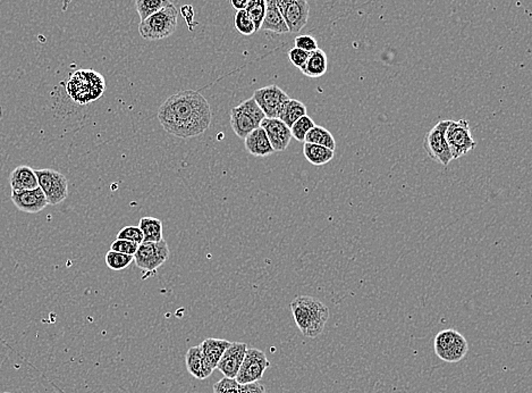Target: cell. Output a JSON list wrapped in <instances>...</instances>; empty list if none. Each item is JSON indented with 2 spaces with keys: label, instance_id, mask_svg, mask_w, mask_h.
Listing matches in <instances>:
<instances>
[{
  "label": "cell",
  "instance_id": "5",
  "mask_svg": "<svg viewBox=\"0 0 532 393\" xmlns=\"http://www.w3.org/2000/svg\"><path fill=\"white\" fill-rule=\"evenodd\" d=\"M265 114L255 103L253 98L246 99L239 106L232 108L231 111V127L234 134L241 139L251 134L252 131L260 127Z\"/></svg>",
  "mask_w": 532,
  "mask_h": 393
},
{
  "label": "cell",
  "instance_id": "24",
  "mask_svg": "<svg viewBox=\"0 0 532 393\" xmlns=\"http://www.w3.org/2000/svg\"><path fill=\"white\" fill-rule=\"evenodd\" d=\"M307 115V107L304 103L297 99H288L281 108V113L278 115V118L286 124L287 127H290L297 122L299 118Z\"/></svg>",
  "mask_w": 532,
  "mask_h": 393
},
{
  "label": "cell",
  "instance_id": "28",
  "mask_svg": "<svg viewBox=\"0 0 532 393\" xmlns=\"http://www.w3.org/2000/svg\"><path fill=\"white\" fill-rule=\"evenodd\" d=\"M134 262V256L109 251L106 255L107 266L113 270H123Z\"/></svg>",
  "mask_w": 532,
  "mask_h": 393
},
{
  "label": "cell",
  "instance_id": "41",
  "mask_svg": "<svg viewBox=\"0 0 532 393\" xmlns=\"http://www.w3.org/2000/svg\"><path fill=\"white\" fill-rule=\"evenodd\" d=\"M3 393H10V392H3Z\"/></svg>",
  "mask_w": 532,
  "mask_h": 393
},
{
  "label": "cell",
  "instance_id": "30",
  "mask_svg": "<svg viewBox=\"0 0 532 393\" xmlns=\"http://www.w3.org/2000/svg\"><path fill=\"white\" fill-rule=\"evenodd\" d=\"M248 17H251L255 25V30L259 31L262 28V21L266 13V0H250L246 8Z\"/></svg>",
  "mask_w": 532,
  "mask_h": 393
},
{
  "label": "cell",
  "instance_id": "37",
  "mask_svg": "<svg viewBox=\"0 0 532 393\" xmlns=\"http://www.w3.org/2000/svg\"><path fill=\"white\" fill-rule=\"evenodd\" d=\"M240 393H266V387L260 382L240 384Z\"/></svg>",
  "mask_w": 532,
  "mask_h": 393
},
{
  "label": "cell",
  "instance_id": "12",
  "mask_svg": "<svg viewBox=\"0 0 532 393\" xmlns=\"http://www.w3.org/2000/svg\"><path fill=\"white\" fill-rule=\"evenodd\" d=\"M288 33H299L307 25L310 6L307 0H276Z\"/></svg>",
  "mask_w": 532,
  "mask_h": 393
},
{
  "label": "cell",
  "instance_id": "6",
  "mask_svg": "<svg viewBox=\"0 0 532 393\" xmlns=\"http://www.w3.org/2000/svg\"><path fill=\"white\" fill-rule=\"evenodd\" d=\"M435 352L446 363H458L467 356L469 345L467 339L455 330H444L434 340Z\"/></svg>",
  "mask_w": 532,
  "mask_h": 393
},
{
  "label": "cell",
  "instance_id": "25",
  "mask_svg": "<svg viewBox=\"0 0 532 393\" xmlns=\"http://www.w3.org/2000/svg\"><path fill=\"white\" fill-rule=\"evenodd\" d=\"M139 228L143 234V242H159L164 240L162 222L158 218L145 216L140 220Z\"/></svg>",
  "mask_w": 532,
  "mask_h": 393
},
{
  "label": "cell",
  "instance_id": "22",
  "mask_svg": "<svg viewBox=\"0 0 532 393\" xmlns=\"http://www.w3.org/2000/svg\"><path fill=\"white\" fill-rule=\"evenodd\" d=\"M185 365H187L189 373L198 380L208 379L206 370H204V356H202L200 345L190 348L187 350V354H185Z\"/></svg>",
  "mask_w": 532,
  "mask_h": 393
},
{
  "label": "cell",
  "instance_id": "40",
  "mask_svg": "<svg viewBox=\"0 0 532 393\" xmlns=\"http://www.w3.org/2000/svg\"><path fill=\"white\" fill-rule=\"evenodd\" d=\"M0 120H1V109H0Z\"/></svg>",
  "mask_w": 532,
  "mask_h": 393
},
{
  "label": "cell",
  "instance_id": "35",
  "mask_svg": "<svg viewBox=\"0 0 532 393\" xmlns=\"http://www.w3.org/2000/svg\"><path fill=\"white\" fill-rule=\"evenodd\" d=\"M294 43H295V48L302 49L307 52H312L318 49L317 40L309 34L297 36L294 40Z\"/></svg>",
  "mask_w": 532,
  "mask_h": 393
},
{
  "label": "cell",
  "instance_id": "38",
  "mask_svg": "<svg viewBox=\"0 0 532 393\" xmlns=\"http://www.w3.org/2000/svg\"><path fill=\"white\" fill-rule=\"evenodd\" d=\"M181 13L183 17H184L185 21H187V24L191 25L192 21L194 20V10L192 8V6L191 5H185V6L182 7Z\"/></svg>",
  "mask_w": 532,
  "mask_h": 393
},
{
  "label": "cell",
  "instance_id": "23",
  "mask_svg": "<svg viewBox=\"0 0 532 393\" xmlns=\"http://www.w3.org/2000/svg\"><path fill=\"white\" fill-rule=\"evenodd\" d=\"M304 155L310 164L315 166H323L328 164L334 158L335 153L326 147L315 145V143L304 142Z\"/></svg>",
  "mask_w": 532,
  "mask_h": 393
},
{
  "label": "cell",
  "instance_id": "2",
  "mask_svg": "<svg viewBox=\"0 0 532 393\" xmlns=\"http://www.w3.org/2000/svg\"><path fill=\"white\" fill-rule=\"evenodd\" d=\"M294 321L301 333L307 338L321 334L328 322L329 309L326 305L312 297L300 296L290 302Z\"/></svg>",
  "mask_w": 532,
  "mask_h": 393
},
{
  "label": "cell",
  "instance_id": "9",
  "mask_svg": "<svg viewBox=\"0 0 532 393\" xmlns=\"http://www.w3.org/2000/svg\"><path fill=\"white\" fill-rule=\"evenodd\" d=\"M36 176L48 205H58L67 198L68 182L64 174L55 169H45L36 171Z\"/></svg>",
  "mask_w": 532,
  "mask_h": 393
},
{
  "label": "cell",
  "instance_id": "8",
  "mask_svg": "<svg viewBox=\"0 0 532 393\" xmlns=\"http://www.w3.org/2000/svg\"><path fill=\"white\" fill-rule=\"evenodd\" d=\"M446 140L453 160L461 158L477 147V142L471 134L470 124L467 120H449V127L446 129Z\"/></svg>",
  "mask_w": 532,
  "mask_h": 393
},
{
  "label": "cell",
  "instance_id": "19",
  "mask_svg": "<svg viewBox=\"0 0 532 393\" xmlns=\"http://www.w3.org/2000/svg\"><path fill=\"white\" fill-rule=\"evenodd\" d=\"M10 184L14 191L32 190L39 187L36 171L26 165L17 166L13 169L10 176Z\"/></svg>",
  "mask_w": 532,
  "mask_h": 393
},
{
  "label": "cell",
  "instance_id": "13",
  "mask_svg": "<svg viewBox=\"0 0 532 393\" xmlns=\"http://www.w3.org/2000/svg\"><path fill=\"white\" fill-rule=\"evenodd\" d=\"M253 99L268 118H278L281 108L290 97L278 85H268L255 90Z\"/></svg>",
  "mask_w": 532,
  "mask_h": 393
},
{
  "label": "cell",
  "instance_id": "11",
  "mask_svg": "<svg viewBox=\"0 0 532 393\" xmlns=\"http://www.w3.org/2000/svg\"><path fill=\"white\" fill-rule=\"evenodd\" d=\"M270 368L265 352L255 348H248L235 380L239 384L253 383L262 380L266 370Z\"/></svg>",
  "mask_w": 532,
  "mask_h": 393
},
{
  "label": "cell",
  "instance_id": "39",
  "mask_svg": "<svg viewBox=\"0 0 532 393\" xmlns=\"http://www.w3.org/2000/svg\"><path fill=\"white\" fill-rule=\"evenodd\" d=\"M248 1H250V0H231V3H232V6L234 7L236 10H246Z\"/></svg>",
  "mask_w": 532,
  "mask_h": 393
},
{
  "label": "cell",
  "instance_id": "18",
  "mask_svg": "<svg viewBox=\"0 0 532 393\" xmlns=\"http://www.w3.org/2000/svg\"><path fill=\"white\" fill-rule=\"evenodd\" d=\"M244 145L246 151L251 153L252 156L267 157L275 153L274 148L271 147L270 141L262 127H258L248 134L244 138Z\"/></svg>",
  "mask_w": 532,
  "mask_h": 393
},
{
  "label": "cell",
  "instance_id": "4",
  "mask_svg": "<svg viewBox=\"0 0 532 393\" xmlns=\"http://www.w3.org/2000/svg\"><path fill=\"white\" fill-rule=\"evenodd\" d=\"M178 10L174 3L152 14L139 24L140 36L148 41L166 39L178 28Z\"/></svg>",
  "mask_w": 532,
  "mask_h": 393
},
{
  "label": "cell",
  "instance_id": "14",
  "mask_svg": "<svg viewBox=\"0 0 532 393\" xmlns=\"http://www.w3.org/2000/svg\"><path fill=\"white\" fill-rule=\"evenodd\" d=\"M246 349L248 346L244 342H231L229 347L224 351L223 356L220 357L217 364V370H220V373H223L225 377L235 379L246 356Z\"/></svg>",
  "mask_w": 532,
  "mask_h": 393
},
{
  "label": "cell",
  "instance_id": "10",
  "mask_svg": "<svg viewBox=\"0 0 532 393\" xmlns=\"http://www.w3.org/2000/svg\"><path fill=\"white\" fill-rule=\"evenodd\" d=\"M449 124V120H439L435 127L430 129L423 142L425 149L430 158L445 167L453 160L449 143L446 140V129Z\"/></svg>",
  "mask_w": 532,
  "mask_h": 393
},
{
  "label": "cell",
  "instance_id": "1",
  "mask_svg": "<svg viewBox=\"0 0 532 393\" xmlns=\"http://www.w3.org/2000/svg\"><path fill=\"white\" fill-rule=\"evenodd\" d=\"M158 120L167 134L181 139L204 134L211 124L213 111L209 101L199 92L183 90L162 103Z\"/></svg>",
  "mask_w": 532,
  "mask_h": 393
},
{
  "label": "cell",
  "instance_id": "26",
  "mask_svg": "<svg viewBox=\"0 0 532 393\" xmlns=\"http://www.w3.org/2000/svg\"><path fill=\"white\" fill-rule=\"evenodd\" d=\"M304 142L315 143V145L326 147L332 151H335L336 149L335 138L332 137V134L327 129L319 127V125H315L308 132Z\"/></svg>",
  "mask_w": 532,
  "mask_h": 393
},
{
  "label": "cell",
  "instance_id": "3",
  "mask_svg": "<svg viewBox=\"0 0 532 393\" xmlns=\"http://www.w3.org/2000/svg\"><path fill=\"white\" fill-rule=\"evenodd\" d=\"M106 90L105 78L94 70H78L71 75L66 83L68 97L75 104H90L98 100Z\"/></svg>",
  "mask_w": 532,
  "mask_h": 393
},
{
  "label": "cell",
  "instance_id": "33",
  "mask_svg": "<svg viewBox=\"0 0 532 393\" xmlns=\"http://www.w3.org/2000/svg\"><path fill=\"white\" fill-rule=\"evenodd\" d=\"M213 393H240V384L235 379L224 377L213 385Z\"/></svg>",
  "mask_w": 532,
  "mask_h": 393
},
{
  "label": "cell",
  "instance_id": "17",
  "mask_svg": "<svg viewBox=\"0 0 532 393\" xmlns=\"http://www.w3.org/2000/svg\"><path fill=\"white\" fill-rule=\"evenodd\" d=\"M231 345V342L224 339L209 338L201 342V350L204 356V370L206 376L209 377L216 370L217 364L220 357L223 356L224 351Z\"/></svg>",
  "mask_w": 532,
  "mask_h": 393
},
{
  "label": "cell",
  "instance_id": "16",
  "mask_svg": "<svg viewBox=\"0 0 532 393\" xmlns=\"http://www.w3.org/2000/svg\"><path fill=\"white\" fill-rule=\"evenodd\" d=\"M260 127L265 130L268 139L270 141L271 147L276 151H285L287 147L290 146L292 140L290 127L283 123L279 118H268L265 117L262 120Z\"/></svg>",
  "mask_w": 532,
  "mask_h": 393
},
{
  "label": "cell",
  "instance_id": "15",
  "mask_svg": "<svg viewBox=\"0 0 532 393\" xmlns=\"http://www.w3.org/2000/svg\"><path fill=\"white\" fill-rule=\"evenodd\" d=\"M10 198L17 209L28 214H36L48 206L45 193L39 187L32 190H23V191L12 190Z\"/></svg>",
  "mask_w": 532,
  "mask_h": 393
},
{
  "label": "cell",
  "instance_id": "21",
  "mask_svg": "<svg viewBox=\"0 0 532 393\" xmlns=\"http://www.w3.org/2000/svg\"><path fill=\"white\" fill-rule=\"evenodd\" d=\"M327 69H328V59H327L326 52L318 48L315 52H310L307 62L301 69V72L308 78H319L326 74Z\"/></svg>",
  "mask_w": 532,
  "mask_h": 393
},
{
  "label": "cell",
  "instance_id": "31",
  "mask_svg": "<svg viewBox=\"0 0 532 393\" xmlns=\"http://www.w3.org/2000/svg\"><path fill=\"white\" fill-rule=\"evenodd\" d=\"M234 23H235V29L243 36H252L253 33L257 32L255 23L251 20V17H248L246 10L236 12Z\"/></svg>",
  "mask_w": 532,
  "mask_h": 393
},
{
  "label": "cell",
  "instance_id": "32",
  "mask_svg": "<svg viewBox=\"0 0 532 393\" xmlns=\"http://www.w3.org/2000/svg\"><path fill=\"white\" fill-rule=\"evenodd\" d=\"M138 248H139V244H136V242L124 240V239H116V240L114 241L113 244H111V246H110V251L134 256L136 251H138Z\"/></svg>",
  "mask_w": 532,
  "mask_h": 393
},
{
  "label": "cell",
  "instance_id": "27",
  "mask_svg": "<svg viewBox=\"0 0 532 393\" xmlns=\"http://www.w3.org/2000/svg\"><path fill=\"white\" fill-rule=\"evenodd\" d=\"M171 3L169 0H136V8L140 20L143 21L152 14L164 10V7L169 6Z\"/></svg>",
  "mask_w": 532,
  "mask_h": 393
},
{
  "label": "cell",
  "instance_id": "36",
  "mask_svg": "<svg viewBox=\"0 0 532 393\" xmlns=\"http://www.w3.org/2000/svg\"><path fill=\"white\" fill-rule=\"evenodd\" d=\"M310 52H304L302 49L294 48L290 49L288 52V59L290 62L293 64L297 69H302L304 64L307 62L308 57H309Z\"/></svg>",
  "mask_w": 532,
  "mask_h": 393
},
{
  "label": "cell",
  "instance_id": "20",
  "mask_svg": "<svg viewBox=\"0 0 532 393\" xmlns=\"http://www.w3.org/2000/svg\"><path fill=\"white\" fill-rule=\"evenodd\" d=\"M260 30L270 31V32L277 33V34H285L288 33L284 19L281 17V12L278 10L276 0H266V13L264 21H262Z\"/></svg>",
  "mask_w": 532,
  "mask_h": 393
},
{
  "label": "cell",
  "instance_id": "29",
  "mask_svg": "<svg viewBox=\"0 0 532 393\" xmlns=\"http://www.w3.org/2000/svg\"><path fill=\"white\" fill-rule=\"evenodd\" d=\"M315 125H316V124L313 122L312 118L308 116V115H304V116L299 118V120L290 127L292 138L297 140L299 142H304L306 136H307L308 132H309Z\"/></svg>",
  "mask_w": 532,
  "mask_h": 393
},
{
  "label": "cell",
  "instance_id": "34",
  "mask_svg": "<svg viewBox=\"0 0 532 393\" xmlns=\"http://www.w3.org/2000/svg\"><path fill=\"white\" fill-rule=\"evenodd\" d=\"M117 239H124L140 244L143 242V234L139 226H125L118 232Z\"/></svg>",
  "mask_w": 532,
  "mask_h": 393
},
{
  "label": "cell",
  "instance_id": "7",
  "mask_svg": "<svg viewBox=\"0 0 532 393\" xmlns=\"http://www.w3.org/2000/svg\"><path fill=\"white\" fill-rule=\"evenodd\" d=\"M169 247L164 240L159 242H142L134 255L136 266L147 273H156L169 259Z\"/></svg>",
  "mask_w": 532,
  "mask_h": 393
}]
</instances>
